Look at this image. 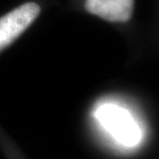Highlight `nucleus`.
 I'll return each instance as SVG.
<instances>
[{
    "mask_svg": "<svg viewBox=\"0 0 159 159\" xmlns=\"http://www.w3.org/2000/svg\"><path fill=\"white\" fill-rule=\"evenodd\" d=\"M95 118L109 134L125 147H133L141 142V129L125 109L115 104H102L95 111Z\"/></svg>",
    "mask_w": 159,
    "mask_h": 159,
    "instance_id": "nucleus-1",
    "label": "nucleus"
},
{
    "mask_svg": "<svg viewBox=\"0 0 159 159\" xmlns=\"http://www.w3.org/2000/svg\"><path fill=\"white\" fill-rule=\"evenodd\" d=\"M40 6L24 3L0 18V52L18 39L39 17Z\"/></svg>",
    "mask_w": 159,
    "mask_h": 159,
    "instance_id": "nucleus-2",
    "label": "nucleus"
},
{
    "mask_svg": "<svg viewBox=\"0 0 159 159\" xmlns=\"http://www.w3.org/2000/svg\"><path fill=\"white\" fill-rule=\"evenodd\" d=\"M134 0H86L90 14L115 23H125L132 16Z\"/></svg>",
    "mask_w": 159,
    "mask_h": 159,
    "instance_id": "nucleus-3",
    "label": "nucleus"
}]
</instances>
